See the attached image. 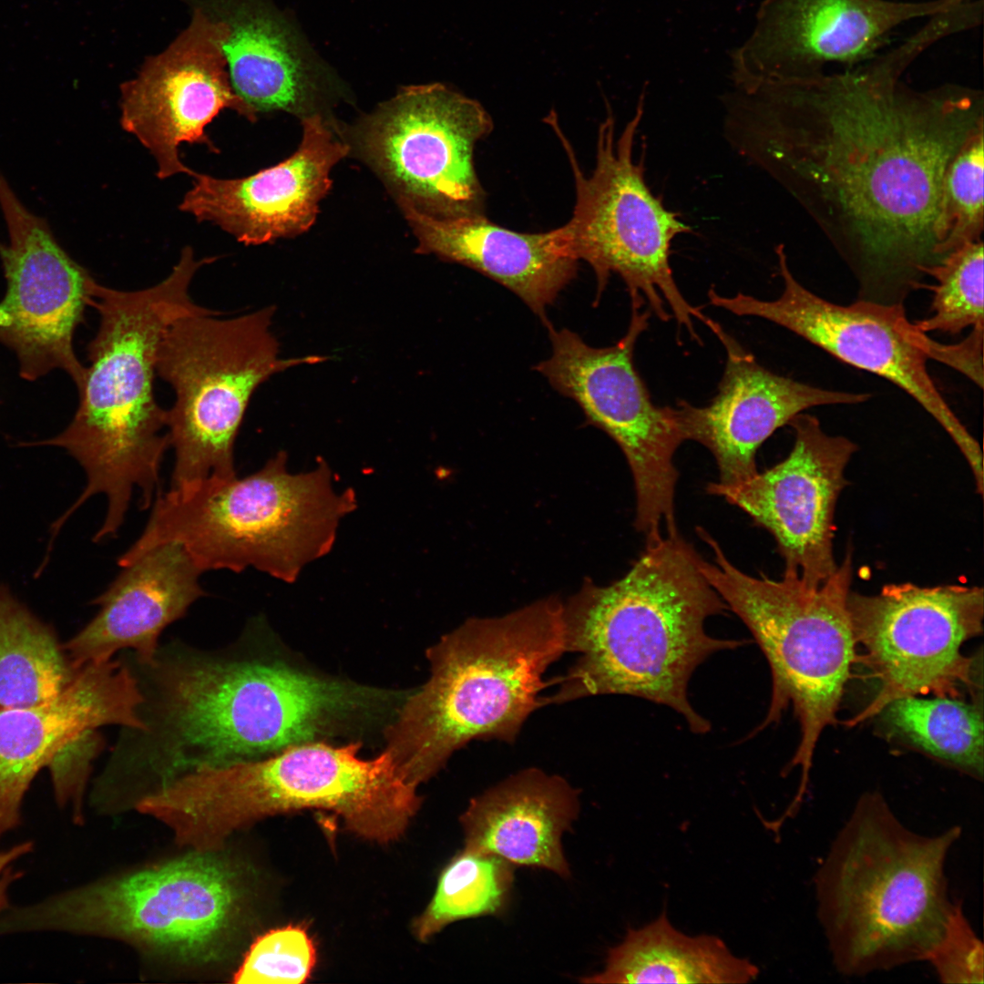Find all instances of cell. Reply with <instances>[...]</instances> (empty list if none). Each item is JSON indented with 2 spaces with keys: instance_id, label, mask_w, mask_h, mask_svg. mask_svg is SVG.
Masks as SVG:
<instances>
[{
  "instance_id": "cell-17",
  "label": "cell",
  "mask_w": 984,
  "mask_h": 984,
  "mask_svg": "<svg viewBox=\"0 0 984 984\" xmlns=\"http://www.w3.org/2000/svg\"><path fill=\"white\" fill-rule=\"evenodd\" d=\"M0 208L7 244L0 242L6 291L0 301V343L13 350L23 379L60 369L82 386L86 367L73 345L96 281L56 241L47 221L29 210L0 170Z\"/></svg>"
},
{
  "instance_id": "cell-12",
  "label": "cell",
  "mask_w": 984,
  "mask_h": 984,
  "mask_svg": "<svg viewBox=\"0 0 984 984\" xmlns=\"http://www.w3.org/2000/svg\"><path fill=\"white\" fill-rule=\"evenodd\" d=\"M275 307L220 319L203 308L171 323L157 374L174 390L168 433L175 452L171 488L235 477L234 446L251 398L275 374L327 360L282 358L272 331Z\"/></svg>"
},
{
  "instance_id": "cell-16",
  "label": "cell",
  "mask_w": 984,
  "mask_h": 984,
  "mask_svg": "<svg viewBox=\"0 0 984 984\" xmlns=\"http://www.w3.org/2000/svg\"><path fill=\"white\" fill-rule=\"evenodd\" d=\"M784 290L763 301L744 293L726 297L714 288L709 302L738 316H756L783 326L844 363L877 374L901 388L948 434L973 474L983 469L979 443L951 410L927 368L933 339L911 323L904 304L858 299L849 305L826 301L792 273L784 246L775 247Z\"/></svg>"
},
{
  "instance_id": "cell-3",
  "label": "cell",
  "mask_w": 984,
  "mask_h": 984,
  "mask_svg": "<svg viewBox=\"0 0 984 984\" xmlns=\"http://www.w3.org/2000/svg\"><path fill=\"white\" fill-rule=\"evenodd\" d=\"M702 559L678 529L665 531L646 538L620 579L585 581L563 603L566 652L579 657L554 680L548 703L630 695L673 709L694 733H708L710 722L689 701V681L711 655L745 641L706 632V620L728 607L702 574Z\"/></svg>"
},
{
  "instance_id": "cell-22",
  "label": "cell",
  "mask_w": 984,
  "mask_h": 984,
  "mask_svg": "<svg viewBox=\"0 0 984 984\" xmlns=\"http://www.w3.org/2000/svg\"><path fill=\"white\" fill-rule=\"evenodd\" d=\"M704 324L727 356L717 395L704 406L680 401L676 408L685 440L700 443L712 453L721 484L753 476L759 447L798 414L814 406L855 405L870 398L866 393L824 389L773 373L717 322L708 318Z\"/></svg>"
},
{
  "instance_id": "cell-10",
  "label": "cell",
  "mask_w": 984,
  "mask_h": 984,
  "mask_svg": "<svg viewBox=\"0 0 984 984\" xmlns=\"http://www.w3.org/2000/svg\"><path fill=\"white\" fill-rule=\"evenodd\" d=\"M241 866L218 851L67 890L0 918V934L58 930L128 940L190 962L220 958L242 920Z\"/></svg>"
},
{
  "instance_id": "cell-6",
  "label": "cell",
  "mask_w": 984,
  "mask_h": 984,
  "mask_svg": "<svg viewBox=\"0 0 984 984\" xmlns=\"http://www.w3.org/2000/svg\"><path fill=\"white\" fill-rule=\"evenodd\" d=\"M566 652L563 603L538 600L504 616L466 620L427 650L430 677L386 729V750L417 785L477 739L507 743L548 704V668Z\"/></svg>"
},
{
  "instance_id": "cell-29",
  "label": "cell",
  "mask_w": 984,
  "mask_h": 984,
  "mask_svg": "<svg viewBox=\"0 0 984 984\" xmlns=\"http://www.w3.org/2000/svg\"><path fill=\"white\" fill-rule=\"evenodd\" d=\"M79 669L53 627L0 583V711L52 700Z\"/></svg>"
},
{
  "instance_id": "cell-8",
  "label": "cell",
  "mask_w": 984,
  "mask_h": 984,
  "mask_svg": "<svg viewBox=\"0 0 984 984\" xmlns=\"http://www.w3.org/2000/svg\"><path fill=\"white\" fill-rule=\"evenodd\" d=\"M287 458L280 451L245 477L209 478L158 492L145 529L118 565L176 542L202 572L251 567L294 582L305 565L330 552L341 519L357 501L352 488L334 490L324 460L309 472L291 474Z\"/></svg>"
},
{
  "instance_id": "cell-26",
  "label": "cell",
  "mask_w": 984,
  "mask_h": 984,
  "mask_svg": "<svg viewBox=\"0 0 984 984\" xmlns=\"http://www.w3.org/2000/svg\"><path fill=\"white\" fill-rule=\"evenodd\" d=\"M418 241L415 251L469 267L517 294L543 324L547 307L577 275L562 226L544 232L515 231L484 213L436 217L400 203Z\"/></svg>"
},
{
  "instance_id": "cell-14",
  "label": "cell",
  "mask_w": 984,
  "mask_h": 984,
  "mask_svg": "<svg viewBox=\"0 0 984 984\" xmlns=\"http://www.w3.org/2000/svg\"><path fill=\"white\" fill-rule=\"evenodd\" d=\"M847 610L856 645L862 649L857 659L878 685L873 700L849 725L877 715L905 696L982 694L976 658L961 651L983 630L981 587L887 584L875 595L850 590Z\"/></svg>"
},
{
  "instance_id": "cell-20",
  "label": "cell",
  "mask_w": 984,
  "mask_h": 984,
  "mask_svg": "<svg viewBox=\"0 0 984 984\" xmlns=\"http://www.w3.org/2000/svg\"><path fill=\"white\" fill-rule=\"evenodd\" d=\"M193 15L167 49L120 87V124L153 156L159 179L193 173L179 156L183 142L218 152L205 128L220 111L233 110L251 122L258 117L231 86L222 25L198 9Z\"/></svg>"
},
{
  "instance_id": "cell-11",
  "label": "cell",
  "mask_w": 984,
  "mask_h": 984,
  "mask_svg": "<svg viewBox=\"0 0 984 984\" xmlns=\"http://www.w3.org/2000/svg\"><path fill=\"white\" fill-rule=\"evenodd\" d=\"M644 92L636 110L616 137L611 110L600 124L593 171L580 169L574 149L551 111L545 118L561 142L569 161L575 204L570 220L562 228L574 256L588 262L597 280L596 303L611 273L627 286L631 306L643 307L667 322L671 308L679 325L693 340V318L705 323L699 308L691 305L674 280L670 262L673 240L692 231L680 213L669 210L645 179L644 151L634 155L636 137L643 118Z\"/></svg>"
},
{
  "instance_id": "cell-4",
  "label": "cell",
  "mask_w": 984,
  "mask_h": 984,
  "mask_svg": "<svg viewBox=\"0 0 984 984\" xmlns=\"http://www.w3.org/2000/svg\"><path fill=\"white\" fill-rule=\"evenodd\" d=\"M216 259L197 260L185 247L171 272L154 286L121 291L94 282L89 305L98 312L99 326L87 345L90 365L78 389L77 410L58 435L18 444L62 448L85 471L82 493L53 522L55 529L97 494L107 497L108 508L95 542L118 531L134 489L140 490L141 509L151 505L170 446L169 433H163L168 410L154 393L159 347L173 321L204 308L192 301L190 285L197 271Z\"/></svg>"
},
{
  "instance_id": "cell-32",
  "label": "cell",
  "mask_w": 984,
  "mask_h": 984,
  "mask_svg": "<svg viewBox=\"0 0 984 984\" xmlns=\"http://www.w3.org/2000/svg\"><path fill=\"white\" fill-rule=\"evenodd\" d=\"M983 241L968 242L926 271L935 285L932 315L914 323L923 333L958 334L968 327L983 329Z\"/></svg>"
},
{
  "instance_id": "cell-15",
  "label": "cell",
  "mask_w": 984,
  "mask_h": 984,
  "mask_svg": "<svg viewBox=\"0 0 984 984\" xmlns=\"http://www.w3.org/2000/svg\"><path fill=\"white\" fill-rule=\"evenodd\" d=\"M492 129L478 101L434 83L402 88L363 119L354 139L399 203L445 218L484 213L474 155Z\"/></svg>"
},
{
  "instance_id": "cell-5",
  "label": "cell",
  "mask_w": 984,
  "mask_h": 984,
  "mask_svg": "<svg viewBox=\"0 0 984 984\" xmlns=\"http://www.w3.org/2000/svg\"><path fill=\"white\" fill-rule=\"evenodd\" d=\"M909 829L878 792L863 794L814 876L816 917L846 977L925 961L955 901L945 866L959 839Z\"/></svg>"
},
{
  "instance_id": "cell-13",
  "label": "cell",
  "mask_w": 984,
  "mask_h": 984,
  "mask_svg": "<svg viewBox=\"0 0 984 984\" xmlns=\"http://www.w3.org/2000/svg\"><path fill=\"white\" fill-rule=\"evenodd\" d=\"M631 306L626 333L607 347L587 344L569 329L547 327L549 358L534 369L560 395L573 399L587 421L604 431L621 449L635 494L634 526L646 538L678 529L674 515L679 477L674 455L685 440L678 410L656 405L634 364L639 336L648 328L650 310Z\"/></svg>"
},
{
  "instance_id": "cell-1",
  "label": "cell",
  "mask_w": 984,
  "mask_h": 984,
  "mask_svg": "<svg viewBox=\"0 0 984 984\" xmlns=\"http://www.w3.org/2000/svg\"><path fill=\"white\" fill-rule=\"evenodd\" d=\"M948 36L938 17L858 65L735 88L725 132L809 214L853 272L859 297L904 304L938 263L949 164L984 130V95L904 76Z\"/></svg>"
},
{
  "instance_id": "cell-19",
  "label": "cell",
  "mask_w": 984,
  "mask_h": 984,
  "mask_svg": "<svg viewBox=\"0 0 984 984\" xmlns=\"http://www.w3.org/2000/svg\"><path fill=\"white\" fill-rule=\"evenodd\" d=\"M788 425L794 442L784 460L735 484L711 482L706 491L723 497L766 529L785 568L818 585L837 567L834 515L846 485V467L857 446L845 436L828 435L815 416L804 412Z\"/></svg>"
},
{
  "instance_id": "cell-30",
  "label": "cell",
  "mask_w": 984,
  "mask_h": 984,
  "mask_svg": "<svg viewBox=\"0 0 984 984\" xmlns=\"http://www.w3.org/2000/svg\"><path fill=\"white\" fill-rule=\"evenodd\" d=\"M879 713L892 736L982 779L981 699L969 702L948 696H905L887 703Z\"/></svg>"
},
{
  "instance_id": "cell-35",
  "label": "cell",
  "mask_w": 984,
  "mask_h": 984,
  "mask_svg": "<svg viewBox=\"0 0 984 984\" xmlns=\"http://www.w3.org/2000/svg\"><path fill=\"white\" fill-rule=\"evenodd\" d=\"M983 945L967 918L961 901H955L944 931L925 961L939 981L947 984L983 983Z\"/></svg>"
},
{
  "instance_id": "cell-9",
  "label": "cell",
  "mask_w": 984,
  "mask_h": 984,
  "mask_svg": "<svg viewBox=\"0 0 984 984\" xmlns=\"http://www.w3.org/2000/svg\"><path fill=\"white\" fill-rule=\"evenodd\" d=\"M698 536L712 551L701 570L727 605L746 625L765 656L772 692L765 719L755 730L777 723L788 707L800 726V741L784 773L799 767L797 793L802 805L814 753L823 731L836 722L846 685L856 661V645L847 610L853 567L848 550L822 583L806 582L792 569L780 579L754 577L738 569L705 529Z\"/></svg>"
},
{
  "instance_id": "cell-24",
  "label": "cell",
  "mask_w": 984,
  "mask_h": 984,
  "mask_svg": "<svg viewBox=\"0 0 984 984\" xmlns=\"http://www.w3.org/2000/svg\"><path fill=\"white\" fill-rule=\"evenodd\" d=\"M190 3L221 23V47L231 86L257 116L283 111L302 118L320 113L332 75L272 1Z\"/></svg>"
},
{
  "instance_id": "cell-34",
  "label": "cell",
  "mask_w": 984,
  "mask_h": 984,
  "mask_svg": "<svg viewBox=\"0 0 984 984\" xmlns=\"http://www.w3.org/2000/svg\"><path fill=\"white\" fill-rule=\"evenodd\" d=\"M316 959L305 929L287 926L271 930L251 946L234 975L235 983H303Z\"/></svg>"
},
{
  "instance_id": "cell-36",
  "label": "cell",
  "mask_w": 984,
  "mask_h": 984,
  "mask_svg": "<svg viewBox=\"0 0 984 984\" xmlns=\"http://www.w3.org/2000/svg\"><path fill=\"white\" fill-rule=\"evenodd\" d=\"M32 849L33 844L30 841L16 844L6 849H0V912L8 907L10 886L22 875L20 872L14 870V863L30 853Z\"/></svg>"
},
{
  "instance_id": "cell-33",
  "label": "cell",
  "mask_w": 984,
  "mask_h": 984,
  "mask_svg": "<svg viewBox=\"0 0 984 984\" xmlns=\"http://www.w3.org/2000/svg\"><path fill=\"white\" fill-rule=\"evenodd\" d=\"M984 130L955 156L944 178L938 217L939 251L946 256L982 241L984 227Z\"/></svg>"
},
{
  "instance_id": "cell-27",
  "label": "cell",
  "mask_w": 984,
  "mask_h": 984,
  "mask_svg": "<svg viewBox=\"0 0 984 984\" xmlns=\"http://www.w3.org/2000/svg\"><path fill=\"white\" fill-rule=\"evenodd\" d=\"M579 795L559 775L538 768L514 774L474 797L460 815L464 847L568 877L561 839L579 815Z\"/></svg>"
},
{
  "instance_id": "cell-28",
  "label": "cell",
  "mask_w": 984,
  "mask_h": 984,
  "mask_svg": "<svg viewBox=\"0 0 984 984\" xmlns=\"http://www.w3.org/2000/svg\"><path fill=\"white\" fill-rule=\"evenodd\" d=\"M759 969L735 956L723 939L677 929L665 911L610 948L601 971L582 983L740 984L755 980Z\"/></svg>"
},
{
  "instance_id": "cell-31",
  "label": "cell",
  "mask_w": 984,
  "mask_h": 984,
  "mask_svg": "<svg viewBox=\"0 0 984 984\" xmlns=\"http://www.w3.org/2000/svg\"><path fill=\"white\" fill-rule=\"evenodd\" d=\"M514 870L498 856L464 847L443 868L431 901L415 920L416 938L426 941L456 921L502 913L510 899Z\"/></svg>"
},
{
  "instance_id": "cell-18",
  "label": "cell",
  "mask_w": 984,
  "mask_h": 984,
  "mask_svg": "<svg viewBox=\"0 0 984 984\" xmlns=\"http://www.w3.org/2000/svg\"><path fill=\"white\" fill-rule=\"evenodd\" d=\"M963 0H764L751 35L732 53L735 87L802 78L863 63L899 26Z\"/></svg>"
},
{
  "instance_id": "cell-23",
  "label": "cell",
  "mask_w": 984,
  "mask_h": 984,
  "mask_svg": "<svg viewBox=\"0 0 984 984\" xmlns=\"http://www.w3.org/2000/svg\"><path fill=\"white\" fill-rule=\"evenodd\" d=\"M297 150L279 164L240 179L193 171L192 188L179 209L210 221L246 245H259L306 231L330 190V172L350 147L335 136L321 113L302 118Z\"/></svg>"
},
{
  "instance_id": "cell-25",
  "label": "cell",
  "mask_w": 984,
  "mask_h": 984,
  "mask_svg": "<svg viewBox=\"0 0 984 984\" xmlns=\"http://www.w3.org/2000/svg\"><path fill=\"white\" fill-rule=\"evenodd\" d=\"M201 573L176 542L158 545L123 566L92 600L99 607L97 615L63 644L72 665L108 661L124 649L134 651L138 663L151 664L163 630L205 595Z\"/></svg>"
},
{
  "instance_id": "cell-21",
  "label": "cell",
  "mask_w": 984,
  "mask_h": 984,
  "mask_svg": "<svg viewBox=\"0 0 984 984\" xmlns=\"http://www.w3.org/2000/svg\"><path fill=\"white\" fill-rule=\"evenodd\" d=\"M142 701L130 665L110 659L81 667L50 701L0 711V836L20 824L26 793L44 766L99 727L142 729Z\"/></svg>"
},
{
  "instance_id": "cell-7",
  "label": "cell",
  "mask_w": 984,
  "mask_h": 984,
  "mask_svg": "<svg viewBox=\"0 0 984 984\" xmlns=\"http://www.w3.org/2000/svg\"><path fill=\"white\" fill-rule=\"evenodd\" d=\"M360 743H305L271 756L200 769L153 792L146 810L192 850L218 851L236 830L302 809L339 815L348 830L380 843L399 838L420 805L416 787L386 749L363 759Z\"/></svg>"
},
{
  "instance_id": "cell-2",
  "label": "cell",
  "mask_w": 984,
  "mask_h": 984,
  "mask_svg": "<svg viewBox=\"0 0 984 984\" xmlns=\"http://www.w3.org/2000/svg\"><path fill=\"white\" fill-rule=\"evenodd\" d=\"M129 665L143 728H124L131 736L120 737L105 773L145 780L150 792L326 736L338 714L329 679L249 656L239 642L216 651L173 643L151 664Z\"/></svg>"
}]
</instances>
